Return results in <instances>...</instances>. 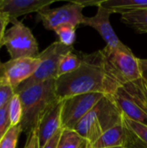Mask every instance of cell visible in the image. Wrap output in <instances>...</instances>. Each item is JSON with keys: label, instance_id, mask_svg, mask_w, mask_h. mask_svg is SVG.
Wrapping results in <instances>:
<instances>
[{"label": "cell", "instance_id": "cell-15", "mask_svg": "<svg viewBox=\"0 0 147 148\" xmlns=\"http://www.w3.org/2000/svg\"><path fill=\"white\" fill-rule=\"evenodd\" d=\"M85 7L88 5H101L113 11L122 13L126 10L147 9V0H101V1H78Z\"/></svg>", "mask_w": 147, "mask_h": 148}, {"label": "cell", "instance_id": "cell-23", "mask_svg": "<svg viewBox=\"0 0 147 148\" xmlns=\"http://www.w3.org/2000/svg\"><path fill=\"white\" fill-rule=\"evenodd\" d=\"M14 95L15 90L12 87L4 78L0 76V109L9 104Z\"/></svg>", "mask_w": 147, "mask_h": 148}, {"label": "cell", "instance_id": "cell-7", "mask_svg": "<svg viewBox=\"0 0 147 148\" xmlns=\"http://www.w3.org/2000/svg\"><path fill=\"white\" fill-rule=\"evenodd\" d=\"M3 45L6 47L10 59L23 57L36 58L39 49L36 39L29 27L16 20L12 26L6 30Z\"/></svg>", "mask_w": 147, "mask_h": 148}, {"label": "cell", "instance_id": "cell-10", "mask_svg": "<svg viewBox=\"0 0 147 148\" xmlns=\"http://www.w3.org/2000/svg\"><path fill=\"white\" fill-rule=\"evenodd\" d=\"M39 64L40 60L38 57L10 59L6 62L0 63V76L4 78L16 90L35 74Z\"/></svg>", "mask_w": 147, "mask_h": 148}, {"label": "cell", "instance_id": "cell-6", "mask_svg": "<svg viewBox=\"0 0 147 148\" xmlns=\"http://www.w3.org/2000/svg\"><path fill=\"white\" fill-rule=\"evenodd\" d=\"M73 50V46H66L59 41L50 44L37 56L40 60V64L35 74L29 79L22 83L15 91L51 79H56L58 67L62 58L66 54Z\"/></svg>", "mask_w": 147, "mask_h": 148}, {"label": "cell", "instance_id": "cell-4", "mask_svg": "<svg viewBox=\"0 0 147 148\" xmlns=\"http://www.w3.org/2000/svg\"><path fill=\"white\" fill-rule=\"evenodd\" d=\"M56 79H51L15 91L18 94L22 107L23 133L29 136L36 127L38 121L48 107L58 99L55 88Z\"/></svg>", "mask_w": 147, "mask_h": 148}, {"label": "cell", "instance_id": "cell-9", "mask_svg": "<svg viewBox=\"0 0 147 148\" xmlns=\"http://www.w3.org/2000/svg\"><path fill=\"white\" fill-rule=\"evenodd\" d=\"M84 8L85 6L78 1H73L58 8L44 9L38 12V16L44 28L49 30H54L56 27L65 23H71L77 27L83 23Z\"/></svg>", "mask_w": 147, "mask_h": 148}, {"label": "cell", "instance_id": "cell-18", "mask_svg": "<svg viewBox=\"0 0 147 148\" xmlns=\"http://www.w3.org/2000/svg\"><path fill=\"white\" fill-rule=\"evenodd\" d=\"M89 142L72 129H63L56 148H88Z\"/></svg>", "mask_w": 147, "mask_h": 148}, {"label": "cell", "instance_id": "cell-1", "mask_svg": "<svg viewBox=\"0 0 147 148\" xmlns=\"http://www.w3.org/2000/svg\"><path fill=\"white\" fill-rule=\"evenodd\" d=\"M81 56L82 62L76 70L56 79V95L59 99L96 92L107 95L101 51L81 54Z\"/></svg>", "mask_w": 147, "mask_h": 148}, {"label": "cell", "instance_id": "cell-26", "mask_svg": "<svg viewBox=\"0 0 147 148\" xmlns=\"http://www.w3.org/2000/svg\"><path fill=\"white\" fill-rule=\"evenodd\" d=\"M23 148H38V139L36 130L27 136V141Z\"/></svg>", "mask_w": 147, "mask_h": 148}, {"label": "cell", "instance_id": "cell-30", "mask_svg": "<svg viewBox=\"0 0 147 148\" xmlns=\"http://www.w3.org/2000/svg\"><path fill=\"white\" fill-rule=\"evenodd\" d=\"M88 148H94V147H93V146H92V144H89V146L88 147Z\"/></svg>", "mask_w": 147, "mask_h": 148}, {"label": "cell", "instance_id": "cell-2", "mask_svg": "<svg viewBox=\"0 0 147 148\" xmlns=\"http://www.w3.org/2000/svg\"><path fill=\"white\" fill-rule=\"evenodd\" d=\"M106 74L107 95L126 83L142 77L139 59L124 43L120 46L106 47L100 50Z\"/></svg>", "mask_w": 147, "mask_h": 148}, {"label": "cell", "instance_id": "cell-17", "mask_svg": "<svg viewBox=\"0 0 147 148\" xmlns=\"http://www.w3.org/2000/svg\"><path fill=\"white\" fill-rule=\"evenodd\" d=\"M121 14V21L139 33H147V9L126 10Z\"/></svg>", "mask_w": 147, "mask_h": 148}, {"label": "cell", "instance_id": "cell-19", "mask_svg": "<svg viewBox=\"0 0 147 148\" xmlns=\"http://www.w3.org/2000/svg\"><path fill=\"white\" fill-rule=\"evenodd\" d=\"M81 56H78L73 51L66 54L60 62L57 71V78L76 70L81 66Z\"/></svg>", "mask_w": 147, "mask_h": 148}, {"label": "cell", "instance_id": "cell-11", "mask_svg": "<svg viewBox=\"0 0 147 148\" xmlns=\"http://www.w3.org/2000/svg\"><path fill=\"white\" fill-rule=\"evenodd\" d=\"M62 106V100L58 98L41 115L35 129L38 139V148L44 147L51 138L62 129L61 120Z\"/></svg>", "mask_w": 147, "mask_h": 148}, {"label": "cell", "instance_id": "cell-22", "mask_svg": "<svg viewBox=\"0 0 147 148\" xmlns=\"http://www.w3.org/2000/svg\"><path fill=\"white\" fill-rule=\"evenodd\" d=\"M21 133H23L21 125L11 127L1 140L0 148H16Z\"/></svg>", "mask_w": 147, "mask_h": 148}, {"label": "cell", "instance_id": "cell-21", "mask_svg": "<svg viewBox=\"0 0 147 148\" xmlns=\"http://www.w3.org/2000/svg\"><path fill=\"white\" fill-rule=\"evenodd\" d=\"M75 30L76 27L71 23L62 24L54 29L59 37V42L66 46H73L76 38Z\"/></svg>", "mask_w": 147, "mask_h": 148}, {"label": "cell", "instance_id": "cell-25", "mask_svg": "<svg viewBox=\"0 0 147 148\" xmlns=\"http://www.w3.org/2000/svg\"><path fill=\"white\" fill-rule=\"evenodd\" d=\"M9 23H10L9 17L0 12V49L3 46L4 35L6 32V27Z\"/></svg>", "mask_w": 147, "mask_h": 148}, {"label": "cell", "instance_id": "cell-20", "mask_svg": "<svg viewBox=\"0 0 147 148\" xmlns=\"http://www.w3.org/2000/svg\"><path fill=\"white\" fill-rule=\"evenodd\" d=\"M8 114L11 127L21 124L23 119V107L20 97L16 92L8 104Z\"/></svg>", "mask_w": 147, "mask_h": 148}, {"label": "cell", "instance_id": "cell-13", "mask_svg": "<svg viewBox=\"0 0 147 148\" xmlns=\"http://www.w3.org/2000/svg\"><path fill=\"white\" fill-rule=\"evenodd\" d=\"M54 0H0V12L7 16L11 23L17 17L47 9Z\"/></svg>", "mask_w": 147, "mask_h": 148}, {"label": "cell", "instance_id": "cell-24", "mask_svg": "<svg viewBox=\"0 0 147 148\" xmlns=\"http://www.w3.org/2000/svg\"><path fill=\"white\" fill-rule=\"evenodd\" d=\"M10 127L11 125L9 118L8 105H7L6 107L0 109V141Z\"/></svg>", "mask_w": 147, "mask_h": 148}, {"label": "cell", "instance_id": "cell-3", "mask_svg": "<svg viewBox=\"0 0 147 148\" xmlns=\"http://www.w3.org/2000/svg\"><path fill=\"white\" fill-rule=\"evenodd\" d=\"M123 113L110 95H105L79 121L74 130L90 144L104 133L123 122Z\"/></svg>", "mask_w": 147, "mask_h": 148}, {"label": "cell", "instance_id": "cell-16", "mask_svg": "<svg viewBox=\"0 0 147 148\" xmlns=\"http://www.w3.org/2000/svg\"><path fill=\"white\" fill-rule=\"evenodd\" d=\"M127 136L123 122L104 133L94 144V148H107L124 146L126 147Z\"/></svg>", "mask_w": 147, "mask_h": 148}, {"label": "cell", "instance_id": "cell-8", "mask_svg": "<svg viewBox=\"0 0 147 148\" xmlns=\"http://www.w3.org/2000/svg\"><path fill=\"white\" fill-rule=\"evenodd\" d=\"M102 93H88L62 99L61 120L63 129H72L105 95Z\"/></svg>", "mask_w": 147, "mask_h": 148}, {"label": "cell", "instance_id": "cell-29", "mask_svg": "<svg viewBox=\"0 0 147 148\" xmlns=\"http://www.w3.org/2000/svg\"><path fill=\"white\" fill-rule=\"evenodd\" d=\"M107 148H126L124 146H119V147H107Z\"/></svg>", "mask_w": 147, "mask_h": 148}, {"label": "cell", "instance_id": "cell-14", "mask_svg": "<svg viewBox=\"0 0 147 148\" xmlns=\"http://www.w3.org/2000/svg\"><path fill=\"white\" fill-rule=\"evenodd\" d=\"M123 124L127 136L126 148H147L146 126L126 116H123Z\"/></svg>", "mask_w": 147, "mask_h": 148}, {"label": "cell", "instance_id": "cell-27", "mask_svg": "<svg viewBox=\"0 0 147 148\" xmlns=\"http://www.w3.org/2000/svg\"><path fill=\"white\" fill-rule=\"evenodd\" d=\"M62 130L59 131L54 137L51 138V140L45 145V147L43 148H56L57 147V143H58V140L60 139V136H61V134H62Z\"/></svg>", "mask_w": 147, "mask_h": 148}, {"label": "cell", "instance_id": "cell-12", "mask_svg": "<svg viewBox=\"0 0 147 148\" xmlns=\"http://www.w3.org/2000/svg\"><path fill=\"white\" fill-rule=\"evenodd\" d=\"M98 10L94 16H85L82 24L94 28L101 36L107 42V46L115 48L123 44L114 32L110 23V16L113 13V10L107 9L100 4L97 5Z\"/></svg>", "mask_w": 147, "mask_h": 148}, {"label": "cell", "instance_id": "cell-5", "mask_svg": "<svg viewBox=\"0 0 147 148\" xmlns=\"http://www.w3.org/2000/svg\"><path fill=\"white\" fill-rule=\"evenodd\" d=\"M110 95L124 116L147 127V82L143 77L120 86Z\"/></svg>", "mask_w": 147, "mask_h": 148}, {"label": "cell", "instance_id": "cell-28", "mask_svg": "<svg viewBox=\"0 0 147 148\" xmlns=\"http://www.w3.org/2000/svg\"><path fill=\"white\" fill-rule=\"evenodd\" d=\"M139 66L142 77L147 82V59H139Z\"/></svg>", "mask_w": 147, "mask_h": 148}]
</instances>
